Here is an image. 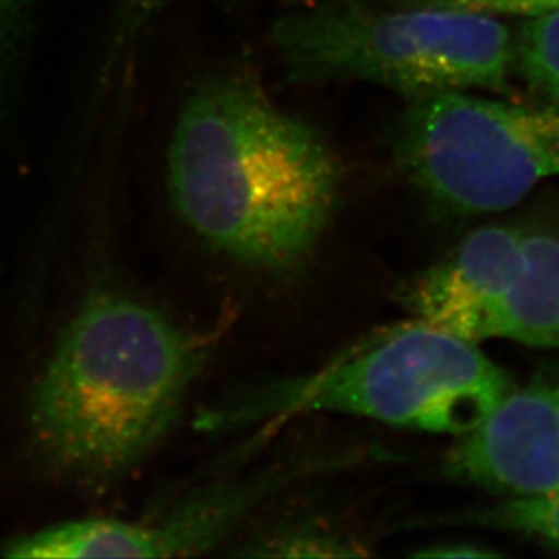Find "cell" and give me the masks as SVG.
Returning a JSON list of instances; mask_svg holds the SVG:
<instances>
[{"mask_svg":"<svg viewBox=\"0 0 559 559\" xmlns=\"http://www.w3.org/2000/svg\"><path fill=\"white\" fill-rule=\"evenodd\" d=\"M486 338L559 349V228L525 227L522 258L492 310Z\"/></svg>","mask_w":559,"mask_h":559,"instance_id":"9c48e42d","label":"cell"},{"mask_svg":"<svg viewBox=\"0 0 559 559\" xmlns=\"http://www.w3.org/2000/svg\"><path fill=\"white\" fill-rule=\"evenodd\" d=\"M512 388L511 374L476 344L413 319L310 373L228 391L201 409L198 429L234 433L299 415L335 413L460 437Z\"/></svg>","mask_w":559,"mask_h":559,"instance_id":"3957f363","label":"cell"},{"mask_svg":"<svg viewBox=\"0 0 559 559\" xmlns=\"http://www.w3.org/2000/svg\"><path fill=\"white\" fill-rule=\"evenodd\" d=\"M32 0H0V117L10 93L11 74L26 37Z\"/></svg>","mask_w":559,"mask_h":559,"instance_id":"4fadbf2b","label":"cell"},{"mask_svg":"<svg viewBox=\"0 0 559 559\" xmlns=\"http://www.w3.org/2000/svg\"><path fill=\"white\" fill-rule=\"evenodd\" d=\"M443 473L500 497L559 491V365L514 385L478 426L456 437Z\"/></svg>","mask_w":559,"mask_h":559,"instance_id":"52a82bcc","label":"cell"},{"mask_svg":"<svg viewBox=\"0 0 559 559\" xmlns=\"http://www.w3.org/2000/svg\"><path fill=\"white\" fill-rule=\"evenodd\" d=\"M259 558H359L370 556L355 534L321 516L290 518L261 531L241 550Z\"/></svg>","mask_w":559,"mask_h":559,"instance_id":"30bf717a","label":"cell"},{"mask_svg":"<svg viewBox=\"0 0 559 559\" xmlns=\"http://www.w3.org/2000/svg\"><path fill=\"white\" fill-rule=\"evenodd\" d=\"M514 73L545 104L559 107V11L523 19L516 32Z\"/></svg>","mask_w":559,"mask_h":559,"instance_id":"7c38bea8","label":"cell"},{"mask_svg":"<svg viewBox=\"0 0 559 559\" xmlns=\"http://www.w3.org/2000/svg\"><path fill=\"white\" fill-rule=\"evenodd\" d=\"M527 225H489L471 233L431 269L402 290V305L415 321L478 344L507 281L522 258Z\"/></svg>","mask_w":559,"mask_h":559,"instance_id":"ba28073f","label":"cell"},{"mask_svg":"<svg viewBox=\"0 0 559 559\" xmlns=\"http://www.w3.org/2000/svg\"><path fill=\"white\" fill-rule=\"evenodd\" d=\"M214 337L126 292L96 290L60 332L27 402V437L60 480L112 486L175 431Z\"/></svg>","mask_w":559,"mask_h":559,"instance_id":"7a4b0ae2","label":"cell"},{"mask_svg":"<svg viewBox=\"0 0 559 559\" xmlns=\"http://www.w3.org/2000/svg\"><path fill=\"white\" fill-rule=\"evenodd\" d=\"M348 454L301 456L187 492L156 516L74 518L16 534L0 555L16 559L186 558L233 538L272 498L299 481L343 467Z\"/></svg>","mask_w":559,"mask_h":559,"instance_id":"8992f818","label":"cell"},{"mask_svg":"<svg viewBox=\"0 0 559 559\" xmlns=\"http://www.w3.org/2000/svg\"><path fill=\"white\" fill-rule=\"evenodd\" d=\"M440 525H473L538 539L559 552V491L538 497H512L495 506L476 507L438 516Z\"/></svg>","mask_w":559,"mask_h":559,"instance_id":"8fae6325","label":"cell"},{"mask_svg":"<svg viewBox=\"0 0 559 559\" xmlns=\"http://www.w3.org/2000/svg\"><path fill=\"white\" fill-rule=\"evenodd\" d=\"M418 4L437 5L449 10L475 11L492 16L549 15L559 11V0H420Z\"/></svg>","mask_w":559,"mask_h":559,"instance_id":"5bb4252c","label":"cell"},{"mask_svg":"<svg viewBox=\"0 0 559 559\" xmlns=\"http://www.w3.org/2000/svg\"><path fill=\"white\" fill-rule=\"evenodd\" d=\"M417 558H495L500 556L498 550L489 549L473 542H445V544L431 545L415 552Z\"/></svg>","mask_w":559,"mask_h":559,"instance_id":"9a60e30c","label":"cell"},{"mask_svg":"<svg viewBox=\"0 0 559 559\" xmlns=\"http://www.w3.org/2000/svg\"><path fill=\"white\" fill-rule=\"evenodd\" d=\"M173 2H176V0H127V5H129V10H131L132 13L145 15V13L159 10V8L173 4Z\"/></svg>","mask_w":559,"mask_h":559,"instance_id":"2e32d148","label":"cell"},{"mask_svg":"<svg viewBox=\"0 0 559 559\" xmlns=\"http://www.w3.org/2000/svg\"><path fill=\"white\" fill-rule=\"evenodd\" d=\"M393 158L418 194L448 216L506 211L559 178V107L440 91L407 100Z\"/></svg>","mask_w":559,"mask_h":559,"instance_id":"5b68a950","label":"cell"},{"mask_svg":"<svg viewBox=\"0 0 559 559\" xmlns=\"http://www.w3.org/2000/svg\"><path fill=\"white\" fill-rule=\"evenodd\" d=\"M272 44L296 84L368 82L406 100L509 90L516 33L501 16L437 5L317 0L275 21Z\"/></svg>","mask_w":559,"mask_h":559,"instance_id":"277c9868","label":"cell"},{"mask_svg":"<svg viewBox=\"0 0 559 559\" xmlns=\"http://www.w3.org/2000/svg\"><path fill=\"white\" fill-rule=\"evenodd\" d=\"M181 222L216 252L292 270L326 234L343 165L316 127L277 106L247 74L209 82L186 104L167 151Z\"/></svg>","mask_w":559,"mask_h":559,"instance_id":"6da1fadb","label":"cell"}]
</instances>
